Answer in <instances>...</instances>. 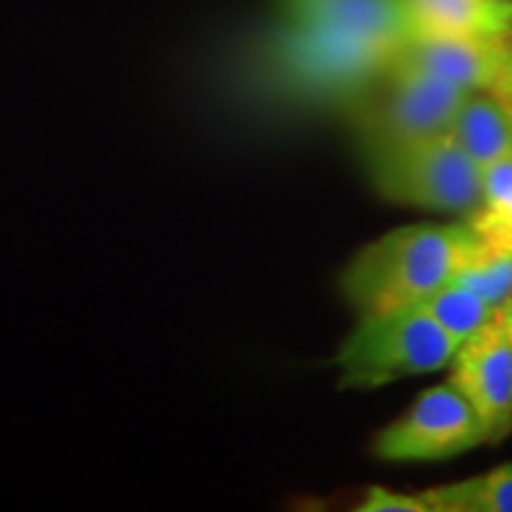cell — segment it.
Returning a JSON list of instances; mask_svg holds the SVG:
<instances>
[{"mask_svg": "<svg viewBox=\"0 0 512 512\" xmlns=\"http://www.w3.org/2000/svg\"><path fill=\"white\" fill-rule=\"evenodd\" d=\"M479 240L470 223H418L382 235L344 268L342 294L361 313L411 309L451 283Z\"/></svg>", "mask_w": 512, "mask_h": 512, "instance_id": "1", "label": "cell"}, {"mask_svg": "<svg viewBox=\"0 0 512 512\" xmlns=\"http://www.w3.org/2000/svg\"><path fill=\"white\" fill-rule=\"evenodd\" d=\"M363 164L382 197L439 214L470 216L484 197V169L451 133L361 147Z\"/></svg>", "mask_w": 512, "mask_h": 512, "instance_id": "2", "label": "cell"}, {"mask_svg": "<svg viewBox=\"0 0 512 512\" xmlns=\"http://www.w3.org/2000/svg\"><path fill=\"white\" fill-rule=\"evenodd\" d=\"M460 344L422 306L361 316L337 354L339 387L377 389L406 377L437 373Z\"/></svg>", "mask_w": 512, "mask_h": 512, "instance_id": "3", "label": "cell"}, {"mask_svg": "<svg viewBox=\"0 0 512 512\" xmlns=\"http://www.w3.org/2000/svg\"><path fill=\"white\" fill-rule=\"evenodd\" d=\"M470 91L439 76L392 62L354 105L361 147L392 145L451 133Z\"/></svg>", "mask_w": 512, "mask_h": 512, "instance_id": "4", "label": "cell"}, {"mask_svg": "<svg viewBox=\"0 0 512 512\" xmlns=\"http://www.w3.org/2000/svg\"><path fill=\"white\" fill-rule=\"evenodd\" d=\"M484 422L451 382L427 389L399 420L375 437L373 451L387 463L446 460L484 444Z\"/></svg>", "mask_w": 512, "mask_h": 512, "instance_id": "5", "label": "cell"}, {"mask_svg": "<svg viewBox=\"0 0 512 512\" xmlns=\"http://www.w3.org/2000/svg\"><path fill=\"white\" fill-rule=\"evenodd\" d=\"M451 382L484 422L486 439L501 441L512 430V342L496 320L484 325L453 356Z\"/></svg>", "mask_w": 512, "mask_h": 512, "instance_id": "6", "label": "cell"}, {"mask_svg": "<svg viewBox=\"0 0 512 512\" xmlns=\"http://www.w3.org/2000/svg\"><path fill=\"white\" fill-rule=\"evenodd\" d=\"M396 64L439 76L465 91L494 93L512 72V31L494 36H415Z\"/></svg>", "mask_w": 512, "mask_h": 512, "instance_id": "7", "label": "cell"}, {"mask_svg": "<svg viewBox=\"0 0 512 512\" xmlns=\"http://www.w3.org/2000/svg\"><path fill=\"white\" fill-rule=\"evenodd\" d=\"M278 22L403 48L411 38L406 0H275Z\"/></svg>", "mask_w": 512, "mask_h": 512, "instance_id": "8", "label": "cell"}, {"mask_svg": "<svg viewBox=\"0 0 512 512\" xmlns=\"http://www.w3.org/2000/svg\"><path fill=\"white\" fill-rule=\"evenodd\" d=\"M411 38L494 36L512 31L510 0H406Z\"/></svg>", "mask_w": 512, "mask_h": 512, "instance_id": "9", "label": "cell"}, {"mask_svg": "<svg viewBox=\"0 0 512 512\" xmlns=\"http://www.w3.org/2000/svg\"><path fill=\"white\" fill-rule=\"evenodd\" d=\"M451 136L482 169L512 157V119L501 100L486 91L465 95Z\"/></svg>", "mask_w": 512, "mask_h": 512, "instance_id": "10", "label": "cell"}, {"mask_svg": "<svg viewBox=\"0 0 512 512\" xmlns=\"http://www.w3.org/2000/svg\"><path fill=\"white\" fill-rule=\"evenodd\" d=\"M420 498L430 512H512V465L422 491Z\"/></svg>", "mask_w": 512, "mask_h": 512, "instance_id": "11", "label": "cell"}, {"mask_svg": "<svg viewBox=\"0 0 512 512\" xmlns=\"http://www.w3.org/2000/svg\"><path fill=\"white\" fill-rule=\"evenodd\" d=\"M453 283L467 287L498 311L512 299V252L479 238L453 273Z\"/></svg>", "mask_w": 512, "mask_h": 512, "instance_id": "12", "label": "cell"}, {"mask_svg": "<svg viewBox=\"0 0 512 512\" xmlns=\"http://www.w3.org/2000/svg\"><path fill=\"white\" fill-rule=\"evenodd\" d=\"M467 223L484 242L512 252V157L484 169L482 204Z\"/></svg>", "mask_w": 512, "mask_h": 512, "instance_id": "13", "label": "cell"}, {"mask_svg": "<svg viewBox=\"0 0 512 512\" xmlns=\"http://www.w3.org/2000/svg\"><path fill=\"white\" fill-rule=\"evenodd\" d=\"M425 309L448 335L463 344L484 325H489L496 318V311L484 302L479 294L458 283H446L437 292L430 294L425 302L418 304Z\"/></svg>", "mask_w": 512, "mask_h": 512, "instance_id": "14", "label": "cell"}, {"mask_svg": "<svg viewBox=\"0 0 512 512\" xmlns=\"http://www.w3.org/2000/svg\"><path fill=\"white\" fill-rule=\"evenodd\" d=\"M361 512H430L427 503L420 496L396 494V491L384 489V486H370L361 505Z\"/></svg>", "mask_w": 512, "mask_h": 512, "instance_id": "15", "label": "cell"}, {"mask_svg": "<svg viewBox=\"0 0 512 512\" xmlns=\"http://www.w3.org/2000/svg\"><path fill=\"white\" fill-rule=\"evenodd\" d=\"M491 95H496L498 100H501V105L505 107V110H508V114H510V119H512V72H510V76L508 79H505L501 86L496 88L494 93Z\"/></svg>", "mask_w": 512, "mask_h": 512, "instance_id": "16", "label": "cell"}, {"mask_svg": "<svg viewBox=\"0 0 512 512\" xmlns=\"http://www.w3.org/2000/svg\"><path fill=\"white\" fill-rule=\"evenodd\" d=\"M494 320H496L498 325H501V330L510 337V342H512V299L503 306V309L496 311V318Z\"/></svg>", "mask_w": 512, "mask_h": 512, "instance_id": "17", "label": "cell"}, {"mask_svg": "<svg viewBox=\"0 0 512 512\" xmlns=\"http://www.w3.org/2000/svg\"><path fill=\"white\" fill-rule=\"evenodd\" d=\"M510 3H512V0H510Z\"/></svg>", "mask_w": 512, "mask_h": 512, "instance_id": "18", "label": "cell"}]
</instances>
